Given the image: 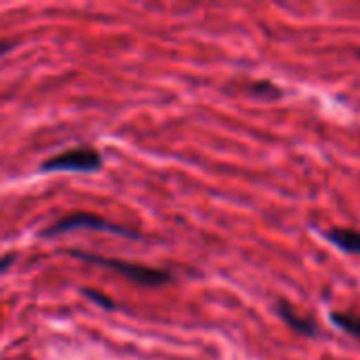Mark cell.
Instances as JSON below:
<instances>
[{"label": "cell", "instance_id": "1", "mask_svg": "<svg viewBox=\"0 0 360 360\" xmlns=\"http://www.w3.org/2000/svg\"><path fill=\"white\" fill-rule=\"evenodd\" d=\"M72 257L76 259H82V262H89V264H97V266H103V268H110L139 285H146V287H160L165 283L171 281V274L165 272V270H156V268H146V266H137V264H127V262H120V259H110V257H101V255H95V253H82V251H68Z\"/></svg>", "mask_w": 360, "mask_h": 360}, {"label": "cell", "instance_id": "2", "mask_svg": "<svg viewBox=\"0 0 360 360\" xmlns=\"http://www.w3.org/2000/svg\"><path fill=\"white\" fill-rule=\"evenodd\" d=\"M101 156L93 148H74L42 162V171H97Z\"/></svg>", "mask_w": 360, "mask_h": 360}, {"label": "cell", "instance_id": "3", "mask_svg": "<svg viewBox=\"0 0 360 360\" xmlns=\"http://www.w3.org/2000/svg\"><path fill=\"white\" fill-rule=\"evenodd\" d=\"M76 228L105 230V232L120 234V236H127V238H139L135 232H131V230H127V228H122V226L110 224V221H105L103 217H97V215H91V213H74V215H68V217L59 219L55 226L46 228L42 234H44V236H55V234H61V232H68V230H76Z\"/></svg>", "mask_w": 360, "mask_h": 360}, {"label": "cell", "instance_id": "4", "mask_svg": "<svg viewBox=\"0 0 360 360\" xmlns=\"http://www.w3.org/2000/svg\"><path fill=\"white\" fill-rule=\"evenodd\" d=\"M278 316L285 321L287 327H291V329H293L295 333H300V335L312 338V335L319 333L316 321H314L312 316L300 314V312H297L291 304H287V302H281V304H278Z\"/></svg>", "mask_w": 360, "mask_h": 360}, {"label": "cell", "instance_id": "5", "mask_svg": "<svg viewBox=\"0 0 360 360\" xmlns=\"http://www.w3.org/2000/svg\"><path fill=\"white\" fill-rule=\"evenodd\" d=\"M325 238L335 245L340 251L350 253V255H360V232L350 230V228H333L325 232Z\"/></svg>", "mask_w": 360, "mask_h": 360}, {"label": "cell", "instance_id": "6", "mask_svg": "<svg viewBox=\"0 0 360 360\" xmlns=\"http://www.w3.org/2000/svg\"><path fill=\"white\" fill-rule=\"evenodd\" d=\"M331 323L342 329L344 333L352 335L360 340V314H352V312H331Z\"/></svg>", "mask_w": 360, "mask_h": 360}, {"label": "cell", "instance_id": "7", "mask_svg": "<svg viewBox=\"0 0 360 360\" xmlns=\"http://www.w3.org/2000/svg\"><path fill=\"white\" fill-rule=\"evenodd\" d=\"M249 91L253 95H257V97H264V99H278V97H283V91L274 82H270V80H257V82H253L249 86Z\"/></svg>", "mask_w": 360, "mask_h": 360}, {"label": "cell", "instance_id": "8", "mask_svg": "<svg viewBox=\"0 0 360 360\" xmlns=\"http://www.w3.org/2000/svg\"><path fill=\"white\" fill-rule=\"evenodd\" d=\"M84 293H86V295H89L91 300H95V302H97L99 306H103V308H114V306H112V302H110V300H108L105 295H101L99 291H93V289H86Z\"/></svg>", "mask_w": 360, "mask_h": 360}, {"label": "cell", "instance_id": "9", "mask_svg": "<svg viewBox=\"0 0 360 360\" xmlns=\"http://www.w3.org/2000/svg\"><path fill=\"white\" fill-rule=\"evenodd\" d=\"M13 262H15V257H13V255H6V257H2V259H0V272H4V270H6V268L13 264Z\"/></svg>", "mask_w": 360, "mask_h": 360}, {"label": "cell", "instance_id": "10", "mask_svg": "<svg viewBox=\"0 0 360 360\" xmlns=\"http://www.w3.org/2000/svg\"><path fill=\"white\" fill-rule=\"evenodd\" d=\"M8 49H13V44H8V42H0V55H2V53H6Z\"/></svg>", "mask_w": 360, "mask_h": 360}]
</instances>
